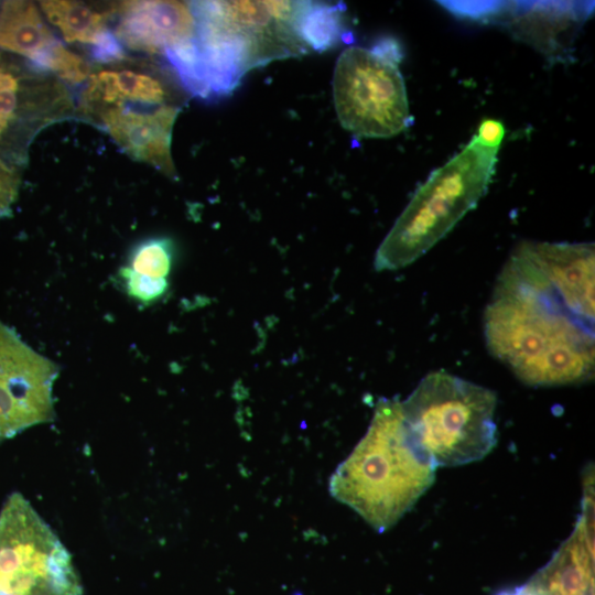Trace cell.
<instances>
[{
  "label": "cell",
  "mask_w": 595,
  "mask_h": 595,
  "mask_svg": "<svg viewBox=\"0 0 595 595\" xmlns=\"http://www.w3.org/2000/svg\"><path fill=\"white\" fill-rule=\"evenodd\" d=\"M490 354L530 386H563L594 375V324L553 293L504 266L484 315Z\"/></svg>",
  "instance_id": "1"
},
{
  "label": "cell",
  "mask_w": 595,
  "mask_h": 595,
  "mask_svg": "<svg viewBox=\"0 0 595 595\" xmlns=\"http://www.w3.org/2000/svg\"><path fill=\"white\" fill-rule=\"evenodd\" d=\"M436 466L420 448L398 399H380L366 434L329 479V493L385 532L431 487Z\"/></svg>",
  "instance_id": "2"
},
{
  "label": "cell",
  "mask_w": 595,
  "mask_h": 595,
  "mask_svg": "<svg viewBox=\"0 0 595 595\" xmlns=\"http://www.w3.org/2000/svg\"><path fill=\"white\" fill-rule=\"evenodd\" d=\"M497 148L474 137L433 171L400 214L375 256L378 271L399 270L418 260L485 195L495 173Z\"/></svg>",
  "instance_id": "3"
},
{
  "label": "cell",
  "mask_w": 595,
  "mask_h": 595,
  "mask_svg": "<svg viewBox=\"0 0 595 595\" xmlns=\"http://www.w3.org/2000/svg\"><path fill=\"white\" fill-rule=\"evenodd\" d=\"M414 442L437 466L485 457L496 445V393L443 370L426 375L401 402Z\"/></svg>",
  "instance_id": "4"
},
{
  "label": "cell",
  "mask_w": 595,
  "mask_h": 595,
  "mask_svg": "<svg viewBox=\"0 0 595 595\" xmlns=\"http://www.w3.org/2000/svg\"><path fill=\"white\" fill-rule=\"evenodd\" d=\"M401 48L392 39L371 48L344 50L334 68L333 98L344 129L360 138H388L408 128L407 89L398 64Z\"/></svg>",
  "instance_id": "5"
},
{
  "label": "cell",
  "mask_w": 595,
  "mask_h": 595,
  "mask_svg": "<svg viewBox=\"0 0 595 595\" xmlns=\"http://www.w3.org/2000/svg\"><path fill=\"white\" fill-rule=\"evenodd\" d=\"M71 555L19 493L0 512V595H82Z\"/></svg>",
  "instance_id": "6"
},
{
  "label": "cell",
  "mask_w": 595,
  "mask_h": 595,
  "mask_svg": "<svg viewBox=\"0 0 595 595\" xmlns=\"http://www.w3.org/2000/svg\"><path fill=\"white\" fill-rule=\"evenodd\" d=\"M58 366L0 322V442L54 418Z\"/></svg>",
  "instance_id": "7"
},
{
  "label": "cell",
  "mask_w": 595,
  "mask_h": 595,
  "mask_svg": "<svg viewBox=\"0 0 595 595\" xmlns=\"http://www.w3.org/2000/svg\"><path fill=\"white\" fill-rule=\"evenodd\" d=\"M506 263L555 294L576 316L594 324V244L524 241Z\"/></svg>",
  "instance_id": "8"
},
{
  "label": "cell",
  "mask_w": 595,
  "mask_h": 595,
  "mask_svg": "<svg viewBox=\"0 0 595 595\" xmlns=\"http://www.w3.org/2000/svg\"><path fill=\"white\" fill-rule=\"evenodd\" d=\"M112 12L119 18L116 37L138 52L164 54L195 36L191 2L125 1L113 6Z\"/></svg>",
  "instance_id": "9"
},
{
  "label": "cell",
  "mask_w": 595,
  "mask_h": 595,
  "mask_svg": "<svg viewBox=\"0 0 595 595\" xmlns=\"http://www.w3.org/2000/svg\"><path fill=\"white\" fill-rule=\"evenodd\" d=\"M180 112L177 106H160L143 111L112 106L97 111L102 127L132 159L148 163L174 177L171 155L172 131Z\"/></svg>",
  "instance_id": "10"
},
{
  "label": "cell",
  "mask_w": 595,
  "mask_h": 595,
  "mask_svg": "<svg viewBox=\"0 0 595 595\" xmlns=\"http://www.w3.org/2000/svg\"><path fill=\"white\" fill-rule=\"evenodd\" d=\"M177 87L164 73L102 69L89 75L83 93L85 110L97 112L126 101L149 106H176Z\"/></svg>",
  "instance_id": "11"
},
{
  "label": "cell",
  "mask_w": 595,
  "mask_h": 595,
  "mask_svg": "<svg viewBox=\"0 0 595 595\" xmlns=\"http://www.w3.org/2000/svg\"><path fill=\"white\" fill-rule=\"evenodd\" d=\"M585 518L552 560L523 587L532 595H593V558Z\"/></svg>",
  "instance_id": "12"
},
{
  "label": "cell",
  "mask_w": 595,
  "mask_h": 595,
  "mask_svg": "<svg viewBox=\"0 0 595 595\" xmlns=\"http://www.w3.org/2000/svg\"><path fill=\"white\" fill-rule=\"evenodd\" d=\"M58 40L31 1H4L0 9V48L36 61Z\"/></svg>",
  "instance_id": "13"
},
{
  "label": "cell",
  "mask_w": 595,
  "mask_h": 595,
  "mask_svg": "<svg viewBox=\"0 0 595 595\" xmlns=\"http://www.w3.org/2000/svg\"><path fill=\"white\" fill-rule=\"evenodd\" d=\"M40 6L68 43L94 44L107 29L110 11H97L78 1L47 0Z\"/></svg>",
  "instance_id": "14"
},
{
  "label": "cell",
  "mask_w": 595,
  "mask_h": 595,
  "mask_svg": "<svg viewBox=\"0 0 595 595\" xmlns=\"http://www.w3.org/2000/svg\"><path fill=\"white\" fill-rule=\"evenodd\" d=\"M342 3L300 1L294 30L307 50L323 52L345 36Z\"/></svg>",
  "instance_id": "15"
},
{
  "label": "cell",
  "mask_w": 595,
  "mask_h": 595,
  "mask_svg": "<svg viewBox=\"0 0 595 595\" xmlns=\"http://www.w3.org/2000/svg\"><path fill=\"white\" fill-rule=\"evenodd\" d=\"M173 258V241L166 237H153L132 249L126 268L148 278L166 279L172 269Z\"/></svg>",
  "instance_id": "16"
},
{
  "label": "cell",
  "mask_w": 595,
  "mask_h": 595,
  "mask_svg": "<svg viewBox=\"0 0 595 595\" xmlns=\"http://www.w3.org/2000/svg\"><path fill=\"white\" fill-rule=\"evenodd\" d=\"M30 66L42 73L54 74L68 84L83 83L90 75V65L87 61L67 50L60 41Z\"/></svg>",
  "instance_id": "17"
},
{
  "label": "cell",
  "mask_w": 595,
  "mask_h": 595,
  "mask_svg": "<svg viewBox=\"0 0 595 595\" xmlns=\"http://www.w3.org/2000/svg\"><path fill=\"white\" fill-rule=\"evenodd\" d=\"M119 278L128 296L142 305H150L156 302L169 289L167 279H153L140 275L126 267L119 270Z\"/></svg>",
  "instance_id": "18"
},
{
  "label": "cell",
  "mask_w": 595,
  "mask_h": 595,
  "mask_svg": "<svg viewBox=\"0 0 595 595\" xmlns=\"http://www.w3.org/2000/svg\"><path fill=\"white\" fill-rule=\"evenodd\" d=\"M93 58L99 63H118L126 60L122 44L109 30L102 32L97 41L90 45Z\"/></svg>",
  "instance_id": "19"
},
{
  "label": "cell",
  "mask_w": 595,
  "mask_h": 595,
  "mask_svg": "<svg viewBox=\"0 0 595 595\" xmlns=\"http://www.w3.org/2000/svg\"><path fill=\"white\" fill-rule=\"evenodd\" d=\"M18 187L17 173L0 159V219L10 214L17 198Z\"/></svg>",
  "instance_id": "20"
},
{
  "label": "cell",
  "mask_w": 595,
  "mask_h": 595,
  "mask_svg": "<svg viewBox=\"0 0 595 595\" xmlns=\"http://www.w3.org/2000/svg\"><path fill=\"white\" fill-rule=\"evenodd\" d=\"M505 129L500 121L485 119L478 127L476 139L484 145L499 149Z\"/></svg>",
  "instance_id": "21"
},
{
  "label": "cell",
  "mask_w": 595,
  "mask_h": 595,
  "mask_svg": "<svg viewBox=\"0 0 595 595\" xmlns=\"http://www.w3.org/2000/svg\"><path fill=\"white\" fill-rule=\"evenodd\" d=\"M505 595H523V594H519V593H511V594H505Z\"/></svg>",
  "instance_id": "22"
}]
</instances>
